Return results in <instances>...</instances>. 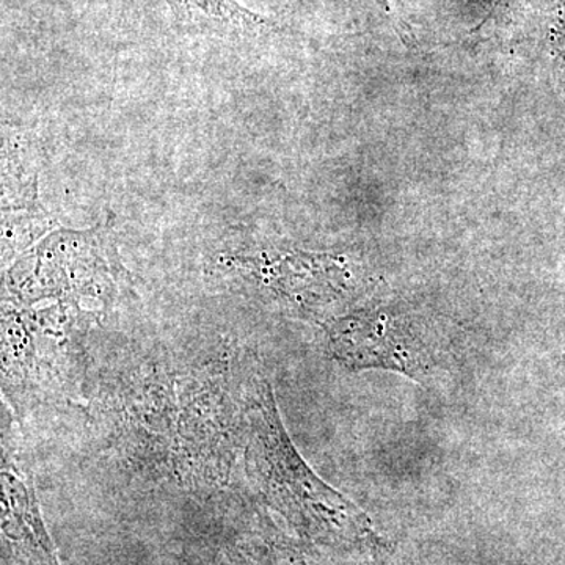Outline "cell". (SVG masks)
<instances>
[{"mask_svg":"<svg viewBox=\"0 0 565 565\" xmlns=\"http://www.w3.org/2000/svg\"><path fill=\"white\" fill-rule=\"evenodd\" d=\"M174 17L185 25H207L221 31L256 32L269 22L245 9L236 0H163Z\"/></svg>","mask_w":565,"mask_h":565,"instance_id":"5b68a950","label":"cell"},{"mask_svg":"<svg viewBox=\"0 0 565 565\" xmlns=\"http://www.w3.org/2000/svg\"><path fill=\"white\" fill-rule=\"evenodd\" d=\"M3 537L14 565H58L44 530L35 494L13 463H3Z\"/></svg>","mask_w":565,"mask_h":565,"instance_id":"277c9868","label":"cell"},{"mask_svg":"<svg viewBox=\"0 0 565 565\" xmlns=\"http://www.w3.org/2000/svg\"><path fill=\"white\" fill-rule=\"evenodd\" d=\"M245 418V465L269 504L311 535L360 534L362 512L303 462L282 427L273 386L264 377L248 382Z\"/></svg>","mask_w":565,"mask_h":565,"instance_id":"6da1fadb","label":"cell"},{"mask_svg":"<svg viewBox=\"0 0 565 565\" xmlns=\"http://www.w3.org/2000/svg\"><path fill=\"white\" fill-rule=\"evenodd\" d=\"M327 332L334 359L349 370L381 367L416 377L429 360L422 345L384 315L345 316L330 323Z\"/></svg>","mask_w":565,"mask_h":565,"instance_id":"3957f363","label":"cell"},{"mask_svg":"<svg viewBox=\"0 0 565 565\" xmlns=\"http://www.w3.org/2000/svg\"><path fill=\"white\" fill-rule=\"evenodd\" d=\"M225 381V377L214 375L193 382L188 388L177 435L174 465L193 481H218L230 471L237 446V427L245 422V407L241 418L234 414Z\"/></svg>","mask_w":565,"mask_h":565,"instance_id":"7a4b0ae2","label":"cell"}]
</instances>
